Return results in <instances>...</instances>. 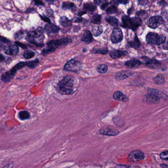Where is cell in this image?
Masks as SVG:
<instances>
[{"instance_id":"cell-26","label":"cell","mask_w":168,"mask_h":168,"mask_svg":"<svg viewBox=\"0 0 168 168\" xmlns=\"http://www.w3.org/2000/svg\"><path fill=\"white\" fill-rule=\"evenodd\" d=\"M60 23L64 27H68V26L70 25L71 24L70 21L69 20L68 18L64 17V16H63L61 18Z\"/></svg>"},{"instance_id":"cell-40","label":"cell","mask_w":168,"mask_h":168,"mask_svg":"<svg viewBox=\"0 0 168 168\" xmlns=\"http://www.w3.org/2000/svg\"><path fill=\"white\" fill-rule=\"evenodd\" d=\"M23 34V33H22V32H18L16 34L15 38H16L17 39H20L22 38Z\"/></svg>"},{"instance_id":"cell-22","label":"cell","mask_w":168,"mask_h":168,"mask_svg":"<svg viewBox=\"0 0 168 168\" xmlns=\"http://www.w3.org/2000/svg\"><path fill=\"white\" fill-rule=\"evenodd\" d=\"M155 83L158 85H161L165 83V79L164 76L162 75H158L153 79Z\"/></svg>"},{"instance_id":"cell-28","label":"cell","mask_w":168,"mask_h":168,"mask_svg":"<svg viewBox=\"0 0 168 168\" xmlns=\"http://www.w3.org/2000/svg\"><path fill=\"white\" fill-rule=\"evenodd\" d=\"M130 45H131V46L133 47V48H137L140 47V45H141L140 41H139L138 38H137L136 36H135L134 39H133V41H132V42H130Z\"/></svg>"},{"instance_id":"cell-49","label":"cell","mask_w":168,"mask_h":168,"mask_svg":"<svg viewBox=\"0 0 168 168\" xmlns=\"http://www.w3.org/2000/svg\"><path fill=\"white\" fill-rule=\"evenodd\" d=\"M4 57L3 55L0 54V60L2 61H4Z\"/></svg>"},{"instance_id":"cell-39","label":"cell","mask_w":168,"mask_h":168,"mask_svg":"<svg viewBox=\"0 0 168 168\" xmlns=\"http://www.w3.org/2000/svg\"><path fill=\"white\" fill-rule=\"evenodd\" d=\"M138 3L141 5H146L148 4V0H138Z\"/></svg>"},{"instance_id":"cell-10","label":"cell","mask_w":168,"mask_h":168,"mask_svg":"<svg viewBox=\"0 0 168 168\" xmlns=\"http://www.w3.org/2000/svg\"><path fill=\"white\" fill-rule=\"evenodd\" d=\"M144 64H145L146 66L149 68H153V69H157L160 66V63L158 61L154 59H151L146 57H145L144 60Z\"/></svg>"},{"instance_id":"cell-12","label":"cell","mask_w":168,"mask_h":168,"mask_svg":"<svg viewBox=\"0 0 168 168\" xmlns=\"http://www.w3.org/2000/svg\"><path fill=\"white\" fill-rule=\"evenodd\" d=\"M113 98L116 100L122 102H126L129 100L128 96H126V95H124L123 93L119 91L114 92L113 94Z\"/></svg>"},{"instance_id":"cell-4","label":"cell","mask_w":168,"mask_h":168,"mask_svg":"<svg viewBox=\"0 0 168 168\" xmlns=\"http://www.w3.org/2000/svg\"><path fill=\"white\" fill-rule=\"evenodd\" d=\"M81 63L75 60H71L65 64L64 69L69 72H77L81 70Z\"/></svg>"},{"instance_id":"cell-14","label":"cell","mask_w":168,"mask_h":168,"mask_svg":"<svg viewBox=\"0 0 168 168\" xmlns=\"http://www.w3.org/2000/svg\"><path fill=\"white\" fill-rule=\"evenodd\" d=\"M148 93L152 94L158 97L159 98L164 99V100H168V97L162 91H159L156 89H148Z\"/></svg>"},{"instance_id":"cell-47","label":"cell","mask_w":168,"mask_h":168,"mask_svg":"<svg viewBox=\"0 0 168 168\" xmlns=\"http://www.w3.org/2000/svg\"><path fill=\"white\" fill-rule=\"evenodd\" d=\"M112 1L115 4H118L119 3H121L122 1V0H112Z\"/></svg>"},{"instance_id":"cell-2","label":"cell","mask_w":168,"mask_h":168,"mask_svg":"<svg viewBox=\"0 0 168 168\" xmlns=\"http://www.w3.org/2000/svg\"><path fill=\"white\" fill-rule=\"evenodd\" d=\"M122 20L123 27L131 29L133 31H135L142 22L140 18L136 17L130 18L129 17L126 15L122 16Z\"/></svg>"},{"instance_id":"cell-9","label":"cell","mask_w":168,"mask_h":168,"mask_svg":"<svg viewBox=\"0 0 168 168\" xmlns=\"http://www.w3.org/2000/svg\"><path fill=\"white\" fill-rule=\"evenodd\" d=\"M133 75V72L130 70H122L116 73L115 78L118 80H123Z\"/></svg>"},{"instance_id":"cell-50","label":"cell","mask_w":168,"mask_h":168,"mask_svg":"<svg viewBox=\"0 0 168 168\" xmlns=\"http://www.w3.org/2000/svg\"><path fill=\"white\" fill-rule=\"evenodd\" d=\"M128 1H129V0H122L121 3H122L123 4H127L128 2Z\"/></svg>"},{"instance_id":"cell-8","label":"cell","mask_w":168,"mask_h":168,"mask_svg":"<svg viewBox=\"0 0 168 168\" xmlns=\"http://www.w3.org/2000/svg\"><path fill=\"white\" fill-rule=\"evenodd\" d=\"M71 42V40L68 38H64L58 40H54V41H50L48 43V46H53L55 48H58L61 46L62 45L65 43H69Z\"/></svg>"},{"instance_id":"cell-45","label":"cell","mask_w":168,"mask_h":168,"mask_svg":"<svg viewBox=\"0 0 168 168\" xmlns=\"http://www.w3.org/2000/svg\"><path fill=\"white\" fill-rule=\"evenodd\" d=\"M82 21V18L80 17L76 18L74 19V22H77V23H78V22H81Z\"/></svg>"},{"instance_id":"cell-13","label":"cell","mask_w":168,"mask_h":168,"mask_svg":"<svg viewBox=\"0 0 168 168\" xmlns=\"http://www.w3.org/2000/svg\"><path fill=\"white\" fill-rule=\"evenodd\" d=\"M146 102L148 104H157L160 102V98L152 94H148L146 96Z\"/></svg>"},{"instance_id":"cell-34","label":"cell","mask_w":168,"mask_h":168,"mask_svg":"<svg viewBox=\"0 0 168 168\" xmlns=\"http://www.w3.org/2000/svg\"><path fill=\"white\" fill-rule=\"evenodd\" d=\"M38 63H39V61L38 60H35L34 61H30V62L27 63V66L31 68H34L38 64Z\"/></svg>"},{"instance_id":"cell-24","label":"cell","mask_w":168,"mask_h":168,"mask_svg":"<svg viewBox=\"0 0 168 168\" xmlns=\"http://www.w3.org/2000/svg\"><path fill=\"white\" fill-rule=\"evenodd\" d=\"M14 75L11 73L10 71V72H7L6 73L3 74L1 76V79L4 82H8L11 80V79L13 78Z\"/></svg>"},{"instance_id":"cell-20","label":"cell","mask_w":168,"mask_h":168,"mask_svg":"<svg viewBox=\"0 0 168 168\" xmlns=\"http://www.w3.org/2000/svg\"><path fill=\"white\" fill-rule=\"evenodd\" d=\"M92 35L89 31H86L83 34L82 41L86 42H90L92 41Z\"/></svg>"},{"instance_id":"cell-35","label":"cell","mask_w":168,"mask_h":168,"mask_svg":"<svg viewBox=\"0 0 168 168\" xmlns=\"http://www.w3.org/2000/svg\"><path fill=\"white\" fill-rule=\"evenodd\" d=\"M118 11L117 8L115 5H112L111 7H109L107 8V12L108 14H115Z\"/></svg>"},{"instance_id":"cell-18","label":"cell","mask_w":168,"mask_h":168,"mask_svg":"<svg viewBox=\"0 0 168 168\" xmlns=\"http://www.w3.org/2000/svg\"><path fill=\"white\" fill-rule=\"evenodd\" d=\"M45 30L48 33H55L59 30V28L58 26L52 24L51 23H49L46 25L45 27Z\"/></svg>"},{"instance_id":"cell-30","label":"cell","mask_w":168,"mask_h":168,"mask_svg":"<svg viewBox=\"0 0 168 168\" xmlns=\"http://www.w3.org/2000/svg\"><path fill=\"white\" fill-rule=\"evenodd\" d=\"M34 52L32 50H27L24 53V56L26 59H31L34 56Z\"/></svg>"},{"instance_id":"cell-3","label":"cell","mask_w":168,"mask_h":168,"mask_svg":"<svg viewBox=\"0 0 168 168\" xmlns=\"http://www.w3.org/2000/svg\"><path fill=\"white\" fill-rule=\"evenodd\" d=\"M146 41L148 44L160 45L165 42L166 37L164 35H159L155 33H149L146 37Z\"/></svg>"},{"instance_id":"cell-37","label":"cell","mask_w":168,"mask_h":168,"mask_svg":"<svg viewBox=\"0 0 168 168\" xmlns=\"http://www.w3.org/2000/svg\"><path fill=\"white\" fill-rule=\"evenodd\" d=\"M92 52L94 53H98V54H106L108 52L107 49H95Z\"/></svg>"},{"instance_id":"cell-43","label":"cell","mask_w":168,"mask_h":168,"mask_svg":"<svg viewBox=\"0 0 168 168\" xmlns=\"http://www.w3.org/2000/svg\"><path fill=\"white\" fill-rule=\"evenodd\" d=\"M34 2L35 3V4L37 5H44V3L40 0H34Z\"/></svg>"},{"instance_id":"cell-48","label":"cell","mask_w":168,"mask_h":168,"mask_svg":"<svg viewBox=\"0 0 168 168\" xmlns=\"http://www.w3.org/2000/svg\"><path fill=\"white\" fill-rule=\"evenodd\" d=\"M164 48L166 50H168V40L167 41V42L165 43L164 45Z\"/></svg>"},{"instance_id":"cell-6","label":"cell","mask_w":168,"mask_h":168,"mask_svg":"<svg viewBox=\"0 0 168 168\" xmlns=\"http://www.w3.org/2000/svg\"><path fill=\"white\" fill-rule=\"evenodd\" d=\"M145 158L144 153L141 151H135L131 152L128 157V160L130 162H135Z\"/></svg>"},{"instance_id":"cell-52","label":"cell","mask_w":168,"mask_h":168,"mask_svg":"<svg viewBox=\"0 0 168 168\" xmlns=\"http://www.w3.org/2000/svg\"><path fill=\"white\" fill-rule=\"evenodd\" d=\"M160 167H162V168H164V167H167V168H168V165H165V164H161V165H160Z\"/></svg>"},{"instance_id":"cell-15","label":"cell","mask_w":168,"mask_h":168,"mask_svg":"<svg viewBox=\"0 0 168 168\" xmlns=\"http://www.w3.org/2000/svg\"><path fill=\"white\" fill-rule=\"evenodd\" d=\"M99 132L101 134L103 135H110V136H115L119 134V132L117 130L110 129L109 128H104L99 130Z\"/></svg>"},{"instance_id":"cell-25","label":"cell","mask_w":168,"mask_h":168,"mask_svg":"<svg viewBox=\"0 0 168 168\" xmlns=\"http://www.w3.org/2000/svg\"><path fill=\"white\" fill-rule=\"evenodd\" d=\"M96 70L99 73H105L108 70V66L105 64H100L97 67Z\"/></svg>"},{"instance_id":"cell-31","label":"cell","mask_w":168,"mask_h":168,"mask_svg":"<svg viewBox=\"0 0 168 168\" xmlns=\"http://www.w3.org/2000/svg\"><path fill=\"white\" fill-rule=\"evenodd\" d=\"M84 7L86 10H88L90 11H94L96 9V7L95 5L92 4H89V3L85 4L84 5Z\"/></svg>"},{"instance_id":"cell-27","label":"cell","mask_w":168,"mask_h":168,"mask_svg":"<svg viewBox=\"0 0 168 168\" xmlns=\"http://www.w3.org/2000/svg\"><path fill=\"white\" fill-rule=\"evenodd\" d=\"M62 8L64 10H75L76 8L74 5L73 4V3H70V2L64 3L63 4V5H62Z\"/></svg>"},{"instance_id":"cell-29","label":"cell","mask_w":168,"mask_h":168,"mask_svg":"<svg viewBox=\"0 0 168 168\" xmlns=\"http://www.w3.org/2000/svg\"><path fill=\"white\" fill-rule=\"evenodd\" d=\"M19 117L21 120H25L30 118V114L27 111H21L19 113Z\"/></svg>"},{"instance_id":"cell-53","label":"cell","mask_w":168,"mask_h":168,"mask_svg":"<svg viewBox=\"0 0 168 168\" xmlns=\"http://www.w3.org/2000/svg\"><path fill=\"white\" fill-rule=\"evenodd\" d=\"M46 1L47 2H48V3H53V2H54V0H46Z\"/></svg>"},{"instance_id":"cell-44","label":"cell","mask_w":168,"mask_h":168,"mask_svg":"<svg viewBox=\"0 0 168 168\" xmlns=\"http://www.w3.org/2000/svg\"><path fill=\"white\" fill-rule=\"evenodd\" d=\"M108 5L109 3H107V2H106V3H104V4H103L101 6V8L102 10H104V9H105V8H107V6H108Z\"/></svg>"},{"instance_id":"cell-23","label":"cell","mask_w":168,"mask_h":168,"mask_svg":"<svg viewBox=\"0 0 168 168\" xmlns=\"http://www.w3.org/2000/svg\"><path fill=\"white\" fill-rule=\"evenodd\" d=\"M106 20L110 24L111 26L114 27H117L118 25V19L113 16H107Z\"/></svg>"},{"instance_id":"cell-38","label":"cell","mask_w":168,"mask_h":168,"mask_svg":"<svg viewBox=\"0 0 168 168\" xmlns=\"http://www.w3.org/2000/svg\"><path fill=\"white\" fill-rule=\"evenodd\" d=\"M107 1L108 0H94V2L97 5L103 4L107 2Z\"/></svg>"},{"instance_id":"cell-21","label":"cell","mask_w":168,"mask_h":168,"mask_svg":"<svg viewBox=\"0 0 168 168\" xmlns=\"http://www.w3.org/2000/svg\"><path fill=\"white\" fill-rule=\"evenodd\" d=\"M92 31L94 35L98 37L101 34L102 32L103 31V29H102V27L100 25H95L92 27Z\"/></svg>"},{"instance_id":"cell-51","label":"cell","mask_w":168,"mask_h":168,"mask_svg":"<svg viewBox=\"0 0 168 168\" xmlns=\"http://www.w3.org/2000/svg\"><path fill=\"white\" fill-rule=\"evenodd\" d=\"M4 42H2L1 41H0V48H4Z\"/></svg>"},{"instance_id":"cell-33","label":"cell","mask_w":168,"mask_h":168,"mask_svg":"<svg viewBox=\"0 0 168 168\" xmlns=\"http://www.w3.org/2000/svg\"><path fill=\"white\" fill-rule=\"evenodd\" d=\"M101 20V17L100 15H94L92 18V22L94 24H98L100 23Z\"/></svg>"},{"instance_id":"cell-16","label":"cell","mask_w":168,"mask_h":168,"mask_svg":"<svg viewBox=\"0 0 168 168\" xmlns=\"http://www.w3.org/2000/svg\"><path fill=\"white\" fill-rule=\"evenodd\" d=\"M128 54V52L122 50H114L110 52V57L112 59H117L122 56Z\"/></svg>"},{"instance_id":"cell-5","label":"cell","mask_w":168,"mask_h":168,"mask_svg":"<svg viewBox=\"0 0 168 168\" xmlns=\"http://www.w3.org/2000/svg\"><path fill=\"white\" fill-rule=\"evenodd\" d=\"M163 22V19L161 16H152L148 21V27L152 29L157 28V27L160 26Z\"/></svg>"},{"instance_id":"cell-46","label":"cell","mask_w":168,"mask_h":168,"mask_svg":"<svg viewBox=\"0 0 168 168\" xmlns=\"http://www.w3.org/2000/svg\"><path fill=\"white\" fill-rule=\"evenodd\" d=\"M16 43H17V45H19V46H20L22 48H26V46L25 45H23V44H22V43H20V42H16Z\"/></svg>"},{"instance_id":"cell-41","label":"cell","mask_w":168,"mask_h":168,"mask_svg":"<svg viewBox=\"0 0 168 168\" xmlns=\"http://www.w3.org/2000/svg\"><path fill=\"white\" fill-rule=\"evenodd\" d=\"M0 41H1L4 43H8V42H10V41H8V39H6L4 37H2L0 36Z\"/></svg>"},{"instance_id":"cell-1","label":"cell","mask_w":168,"mask_h":168,"mask_svg":"<svg viewBox=\"0 0 168 168\" xmlns=\"http://www.w3.org/2000/svg\"><path fill=\"white\" fill-rule=\"evenodd\" d=\"M77 86L76 79L72 76L64 77L58 86V90L62 95H70L75 91Z\"/></svg>"},{"instance_id":"cell-11","label":"cell","mask_w":168,"mask_h":168,"mask_svg":"<svg viewBox=\"0 0 168 168\" xmlns=\"http://www.w3.org/2000/svg\"><path fill=\"white\" fill-rule=\"evenodd\" d=\"M4 51L8 55H15L18 53L19 48L16 45H9L4 48Z\"/></svg>"},{"instance_id":"cell-17","label":"cell","mask_w":168,"mask_h":168,"mask_svg":"<svg viewBox=\"0 0 168 168\" xmlns=\"http://www.w3.org/2000/svg\"><path fill=\"white\" fill-rule=\"evenodd\" d=\"M141 64L142 63L141 62V61L137 59L131 60L129 61H127L125 63V65L129 68H136L140 66Z\"/></svg>"},{"instance_id":"cell-36","label":"cell","mask_w":168,"mask_h":168,"mask_svg":"<svg viewBox=\"0 0 168 168\" xmlns=\"http://www.w3.org/2000/svg\"><path fill=\"white\" fill-rule=\"evenodd\" d=\"M160 157L163 160L168 161V151L162 152L160 154Z\"/></svg>"},{"instance_id":"cell-7","label":"cell","mask_w":168,"mask_h":168,"mask_svg":"<svg viewBox=\"0 0 168 168\" xmlns=\"http://www.w3.org/2000/svg\"><path fill=\"white\" fill-rule=\"evenodd\" d=\"M123 39V35L121 29L115 28L112 30L111 35V41L115 43L121 42Z\"/></svg>"},{"instance_id":"cell-32","label":"cell","mask_w":168,"mask_h":168,"mask_svg":"<svg viewBox=\"0 0 168 168\" xmlns=\"http://www.w3.org/2000/svg\"><path fill=\"white\" fill-rule=\"evenodd\" d=\"M55 49H56V48H55L54 47L48 46L47 48L44 49L42 51V53L43 54H48V53L54 51Z\"/></svg>"},{"instance_id":"cell-19","label":"cell","mask_w":168,"mask_h":168,"mask_svg":"<svg viewBox=\"0 0 168 168\" xmlns=\"http://www.w3.org/2000/svg\"><path fill=\"white\" fill-rule=\"evenodd\" d=\"M44 32V30L41 27H39L36 30L31 31L28 33V35L31 36L32 37H34V38H38L40 37L42 35Z\"/></svg>"},{"instance_id":"cell-42","label":"cell","mask_w":168,"mask_h":168,"mask_svg":"<svg viewBox=\"0 0 168 168\" xmlns=\"http://www.w3.org/2000/svg\"><path fill=\"white\" fill-rule=\"evenodd\" d=\"M40 18L43 20L44 21L48 22V23H50V19H49V18H48L46 16H42L40 15Z\"/></svg>"}]
</instances>
